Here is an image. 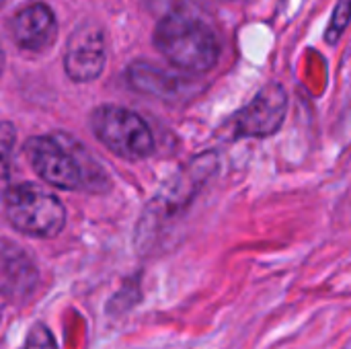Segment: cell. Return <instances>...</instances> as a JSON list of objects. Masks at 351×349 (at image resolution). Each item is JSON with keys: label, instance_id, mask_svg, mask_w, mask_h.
<instances>
[{"label": "cell", "instance_id": "obj_1", "mask_svg": "<svg viewBox=\"0 0 351 349\" xmlns=\"http://www.w3.org/2000/svg\"><path fill=\"white\" fill-rule=\"evenodd\" d=\"M23 154L35 175L56 189L101 193L109 187L101 165L68 134L33 136L23 144Z\"/></svg>", "mask_w": 351, "mask_h": 349}, {"label": "cell", "instance_id": "obj_2", "mask_svg": "<svg viewBox=\"0 0 351 349\" xmlns=\"http://www.w3.org/2000/svg\"><path fill=\"white\" fill-rule=\"evenodd\" d=\"M156 49L177 68L193 74L208 72L220 58L214 29L191 10H167L154 29Z\"/></svg>", "mask_w": 351, "mask_h": 349}, {"label": "cell", "instance_id": "obj_3", "mask_svg": "<svg viewBox=\"0 0 351 349\" xmlns=\"http://www.w3.org/2000/svg\"><path fill=\"white\" fill-rule=\"evenodd\" d=\"M4 214L16 232L41 241L56 239L66 226L64 204L35 183L6 185Z\"/></svg>", "mask_w": 351, "mask_h": 349}, {"label": "cell", "instance_id": "obj_4", "mask_svg": "<svg viewBox=\"0 0 351 349\" xmlns=\"http://www.w3.org/2000/svg\"><path fill=\"white\" fill-rule=\"evenodd\" d=\"M95 138L115 156L128 163L146 160L156 150V140L148 123L132 109L101 105L90 113Z\"/></svg>", "mask_w": 351, "mask_h": 349}, {"label": "cell", "instance_id": "obj_5", "mask_svg": "<svg viewBox=\"0 0 351 349\" xmlns=\"http://www.w3.org/2000/svg\"><path fill=\"white\" fill-rule=\"evenodd\" d=\"M286 113L288 93L282 84L271 82L234 115L232 128L239 138H267L284 125Z\"/></svg>", "mask_w": 351, "mask_h": 349}, {"label": "cell", "instance_id": "obj_6", "mask_svg": "<svg viewBox=\"0 0 351 349\" xmlns=\"http://www.w3.org/2000/svg\"><path fill=\"white\" fill-rule=\"evenodd\" d=\"M105 37L97 25H80L72 31L64 51V70L74 82H93L105 70Z\"/></svg>", "mask_w": 351, "mask_h": 349}, {"label": "cell", "instance_id": "obj_7", "mask_svg": "<svg viewBox=\"0 0 351 349\" xmlns=\"http://www.w3.org/2000/svg\"><path fill=\"white\" fill-rule=\"evenodd\" d=\"M10 37L25 51H43L58 37L53 10L43 2H31L19 8L10 19Z\"/></svg>", "mask_w": 351, "mask_h": 349}, {"label": "cell", "instance_id": "obj_8", "mask_svg": "<svg viewBox=\"0 0 351 349\" xmlns=\"http://www.w3.org/2000/svg\"><path fill=\"white\" fill-rule=\"evenodd\" d=\"M128 84L142 95L156 97L160 101H185L197 93L195 80L173 74L160 66L148 62H134L125 72Z\"/></svg>", "mask_w": 351, "mask_h": 349}, {"label": "cell", "instance_id": "obj_9", "mask_svg": "<svg viewBox=\"0 0 351 349\" xmlns=\"http://www.w3.org/2000/svg\"><path fill=\"white\" fill-rule=\"evenodd\" d=\"M2 296L4 302L21 304L29 300L39 284V272L33 263V259L14 243L4 241L2 243Z\"/></svg>", "mask_w": 351, "mask_h": 349}, {"label": "cell", "instance_id": "obj_10", "mask_svg": "<svg viewBox=\"0 0 351 349\" xmlns=\"http://www.w3.org/2000/svg\"><path fill=\"white\" fill-rule=\"evenodd\" d=\"M351 21V0H339L335 12H333V19L329 23V29H327V41L329 43H337L339 37L343 35L346 27L350 25Z\"/></svg>", "mask_w": 351, "mask_h": 349}, {"label": "cell", "instance_id": "obj_11", "mask_svg": "<svg viewBox=\"0 0 351 349\" xmlns=\"http://www.w3.org/2000/svg\"><path fill=\"white\" fill-rule=\"evenodd\" d=\"M21 349H58V346H56V339L49 333V329L45 325L37 323L31 327V331H29V335H27Z\"/></svg>", "mask_w": 351, "mask_h": 349}, {"label": "cell", "instance_id": "obj_12", "mask_svg": "<svg viewBox=\"0 0 351 349\" xmlns=\"http://www.w3.org/2000/svg\"><path fill=\"white\" fill-rule=\"evenodd\" d=\"M218 2H237V0H218Z\"/></svg>", "mask_w": 351, "mask_h": 349}]
</instances>
